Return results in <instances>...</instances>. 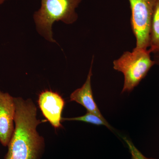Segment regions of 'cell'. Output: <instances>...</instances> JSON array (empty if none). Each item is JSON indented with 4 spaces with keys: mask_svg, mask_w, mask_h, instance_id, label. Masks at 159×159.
I'll use <instances>...</instances> for the list:
<instances>
[{
    "mask_svg": "<svg viewBox=\"0 0 159 159\" xmlns=\"http://www.w3.org/2000/svg\"><path fill=\"white\" fill-rule=\"evenodd\" d=\"M131 16L130 24L136 39L135 48L148 50L151 22L157 0H128Z\"/></svg>",
    "mask_w": 159,
    "mask_h": 159,
    "instance_id": "cell-4",
    "label": "cell"
},
{
    "mask_svg": "<svg viewBox=\"0 0 159 159\" xmlns=\"http://www.w3.org/2000/svg\"><path fill=\"white\" fill-rule=\"evenodd\" d=\"M127 145H128L131 154L132 155V158L131 159H156L153 158H148L143 154L130 141H129L127 139H124Z\"/></svg>",
    "mask_w": 159,
    "mask_h": 159,
    "instance_id": "cell-10",
    "label": "cell"
},
{
    "mask_svg": "<svg viewBox=\"0 0 159 159\" xmlns=\"http://www.w3.org/2000/svg\"><path fill=\"white\" fill-rule=\"evenodd\" d=\"M93 61V57L92 59L91 67L85 83L80 88L77 89L71 94L70 100L83 106L88 111L95 114L102 119H105L100 112L93 96L91 83V77L93 75L92 67Z\"/></svg>",
    "mask_w": 159,
    "mask_h": 159,
    "instance_id": "cell-7",
    "label": "cell"
},
{
    "mask_svg": "<svg viewBox=\"0 0 159 159\" xmlns=\"http://www.w3.org/2000/svg\"><path fill=\"white\" fill-rule=\"evenodd\" d=\"M39 106L43 115L55 129L62 127L61 114L65 104L64 99L57 92L46 90L39 96Z\"/></svg>",
    "mask_w": 159,
    "mask_h": 159,
    "instance_id": "cell-5",
    "label": "cell"
},
{
    "mask_svg": "<svg viewBox=\"0 0 159 159\" xmlns=\"http://www.w3.org/2000/svg\"><path fill=\"white\" fill-rule=\"evenodd\" d=\"M15 113L14 98L0 91V142L4 146H8L13 134Z\"/></svg>",
    "mask_w": 159,
    "mask_h": 159,
    "instance_id": "cell-6",
    "label": "cell"
},
{
    "mask_svg": "<svg viewBox=\"0 0 159 159\" xmlns=\"http://www.w3.org/2000/svg\"><path fill=\"white\" fill-rule=\"evenodd\" d=\"M62 120L81 121L91 123L95 125H105L111 130H112L113 129V127L111 126L105 119H102L97 115L88 111L84 116H81L72 118H62Z\"/></svg>",
    "mask_w": 159,
    "mask_h": 159,
    "instance_id": "cell-9",
    "label": "cell"
},
{
    "mask_svg": "<svg viewBox=\"0 0 159 159\" xmlns=\"http://www.w3.org/2000/svg\"><path fill=\"white\" fill-rule=\"evenodd\" d=\"M153 60L155 64L159 66V51L153 53Z\"/></svg>",
    "mask_w": 159,
    "mask_h": 159,
    "instance_id": "cell-11",
    "label": "cell"
},
{
    "mask_svg": "<svg viewBox=\"0 0 159 159\" xmlns=\"http://www.w3.org/2000/svg\"><path fill=\"white\" fill-rule=\"evenodd\" d=\"M5 1H6V0H0V5L2 4L5 2Z\"/></svg>",
    "mask_w": 159,
    "mask_h": 159,
    "instance_id": "cell-12",
    "label": "cell"
},
{
    "mask_svg": "<svg viewBox=\"0 0 159 159\" xmlns=\"http://www.w3.org/2000/svg\"><path fill=\"white\" fill-rule=\"evenodd\" d=\"M14 99L15 126L5 159H40L44 149V141L36 128L45 121L37 119V108L31 99Z\"/></svg>",
    "mask_w": 159,
    "mask_h": 159,
    "instance_id": "cell-1",
    "label": "cell"
},
{
    "mask_svg": "<svg viewBox=\"0 0 159 159\" xmlns=\"http://www.w3.org/2000/svg\"></svg>",
    "mask_w": 159,
    "mask_h": 159,
    "instance_id": "cell-13",
    "label": "cell"
},
{
    "mask_svg": "<svg viewBox=\"0 0 159 159\" xmlns=\"http://www.w3.org/2000/svg\"><path fill=\"white\" fill-rule=\"evenodd\" d=\"M82 0H41V6L34 15L36 28L41 35L51 42L53 37L52 26L54 22L61 21L73 24L78 18L76 9Z\"/></svg>",
    "mask_w": 159,
    "mask_h": 159,
    "instance_id": "cell-2",
    "label": "cell"
},
{
    "mask_svg": "<svg viewBox=\"0 0 159 159\" xmlns=\"http://www.w3.org/2000/svg\"><path fill=\"white\" fill-rule=\"evenodd\" d=\"M148 50L134 48L132 52L126 51L113 61V68L122 72L124 83L122 93H130L139 85L155 62Z\"/></svg>",
    "mask_w": 159,
    "mask_h": 159,
    "instance_id": "cell-3",
    "label": "cell"
},
{
    "mask_svg": "<svg viewBox=\"0 0 159 159\" xmlns=\"http://www.w3.org/2000/svg\"><path fill=\"white\" fill-rule=\"evenodd\" d=\"M148 51L153 54L159 51V0L157 1L151 22Z\"/></svg>",
    "mask_w": 159,
    "mask_h": 159,
    "instance_id": "cell-8",
    "label": "cell"
}]
</instances>
